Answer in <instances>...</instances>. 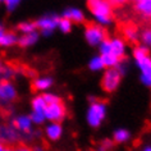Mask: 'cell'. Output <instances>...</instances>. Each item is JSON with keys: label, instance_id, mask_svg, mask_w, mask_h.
Returning a JSON list of instances; mask_svg holds the SVG:
<instances>
[{"label": "cell", "instance_id": "1", "mask_svg": "<svg viewBox=\"0 0 151 151\" xmlns=\"http://www.w3.org/2000/svg\"><path fill=\"white\" fill-rule=\"evenodd\" d=\"M133 60L139 72V81L147 88H151V55L143 46L133 49Z\"/></svg>", "mask_w": 151, "mask_h": 151}, {"label": "cell", "instance_id": "2", "mask_svg": "<svg viewBox=\"0 0 151 151\" xmlns=\"http://www.w3.org/2000/svg\"><path fill=\"white\" fill-rule=\"evenodd\" d=\"M88 8L93 19L101 27L110 26L113 22V6L108 0H90Z\"/></svg>", "mask_w": 151, "mask_h": 151}, {"label": "cell", "instance_id": "3", "mask_svg": "<svg viewBox=\"0 0 151 151\" xmlns=\"http://www.w3.org/2000/svg\"><path fill=\"white\" fill-rule=\"evenodd\" d=\"M108 115V105L101 100L90 103L86 110V122L91 128H99Z\"/></svg>", "mask_w": 151, "mask_h": 151}, {"label": "cell", "instance_id": "4", "mask_svg": "<svg viewBox=\"0 0 151 151\" xmlns=\"http://www.w3.org/2000/svg\"><path fill=\"white\" fill-rule=\"evenodd\" d=\"M59 19L60 17L55 13H47V14H44L41 16L40 18H37L35 24H36V28L40 29L41 35L45 36V37H50L54 31L58 28V23H59Z\"/></svg>", "mask_w": 151, "mask_h": 151}, {"label": "cell", "instance_id": "5", "mask_svg": "<svg viewBox=\"0 0 151 151\" xmlns=\"http://www.w3.org/2000/svg\"><path fill=\"white\" fill-rule=\"evenodd\" d=\"M122 82V74L115 68L105 69L103 78H101V87L106 92H114L118 90Z\"/></svg>", "mask_w": 151, "mask_h": 151}, {"label": "cell", "instance_id": "6", "mask_svg": "<svg viewBox=\"0 0 151 151\" xmlns=\"http://www.w3.org/2000/svg\"><path fill=\"white\" fill-rule=\"evenodd\" d=\"M106 39V31L99 24H90L85 28V40L90 46H99Z\"/></svg>", "mask_w": 151, "mask_h": 151}, {"label": "cell", "instance_id": "7", "mask_svg": "<svg viewBox=\"0 0 151 151\" xmlns=\"http://www.w3.org/2000/svg\"><path fill=\"white\" fill-rule=\"evenodd\" d=\"M18 96L16 85L12 81H0V105L8 106Z\"/></svg>", "mask_w": 151, "mask_h": 151}, {"label": "cell", "instance_id": "8", "mask_svg": "<svg viewBox=\"0 0 151 151\" xmlns=\"http://www.w3.org/2000/svg\"><path fill=\"white\" fill-rule=\"evenodd\" d=\"M22 139L21 133L13 127L12 123H3L0 124V142L3 145H13Z\"/></svg>", "mask_w": 151, "mask_h": 151}, {"label": "cell", "instance_id": "9", "mask_svg": "<svg viewBox=\"0 0 151 151\" xmlns=\"http://www.w3.org/2000/svg\"><path fill=\"white\" fill-rule=\"evenodd\" d=\"M67 115V109L62 101L55 104H49L45 108V118L49 122H56L62 123Z\"/></svg>", "mask_w": 151, "mask_h": 151}, {"label": "cell", "instance_id": "10", "mask_svg": "<svg viewBox=\"0 0 151 151\" xmlns=\"http://www.w3.org/2000/svg\"><path fill=\"white\" fill-rule=\"evenodd\" d=\"M10 123H12L13 127L19 132L22 137L33 132V123H32V120L29 118L28 114H18L12 119Z\"/></svg>", "mask_w": 151, "mask_h": 151}, {"label": "cell", "instance_id": "11", "mask_svg": "<svg viewBox=\"0 0 151 151\" xmlns=\"http://www.w3.org/2000/svg\"><path fill=\"white\" fill-rule=\"evenodd\" d=\"M63 133H64V128L62 126V123L49 122L44 128L45 137H46L47 141H51V142L59 141L63 137Z\"/></svg>", "mask_w": 151, "mask_h": 151}, {"label": "cell", "instance_id": "12", "mask_svg": "<svg viewBox=\"0 0 151 151\" xmlns=\"http://www.w3.org/2000/svg\"><path fill=\"white\" fill-rule=\"evenodd\" d=\"M62 18L69 19L72 23H82L85 21V12L77 6H68L63 10Z\"/></svg>", "mask_w": 151, "mask_h": 151}, {"label": "cell", "instance_id": "13", "mask_svg": "<svg viewBox=\"0 0 151 151\" xmlns=\"http://www.w3.org/2000/svg\"><path fill=\"white\" fill-rule=\"evenodd\" d=\"M110 44H111V54L122 60L126 56V51H127L126 41L122 40L120 37H113V39H110Z\"/></svg>", "mask_w": 151, "mask_h": 151}, {"label": "cell", "instance_id": "14", "mask_svg": "<svg viewBox=\"0 0 151 151\" xmlns=\"http://www.w3.org/2000/svg\"><path fill=\"white\" fill-rule=\"evenodd\" d=\"M54 83L51 77L49 76H40V77H36L33 80V87H35L36 91H47L50 90V87Z\"/></svg>", "mask_w": 151, "mask_h": 151}, {"label": "cell", "instance_id": "15", "mask_svg": "<svg viewBox=\"0 0 151 151\" xmlns=\"http://www.w3.org/2000/svg\"><path fill=\"white\" fill-rule=\"evenodd\" d=\"M131 132L127 129V128H116V129L113 132V142L114 143H119V145H123V143H127L131 141Z\"/></svg>", "mask_w": 151, "mask_h": 151}, {"label": "cell", "instance_id": "16", "mask_svg": "<svg viewBox=\"0 0 151 151\" xmlns=\"http://www.w3.org/2000/svg\"><path fill=\"white\" fill-rule=\"evenodd\" d=\"M39 39H40V33L37 31H33V32L22 35L19 39H18V44H19L22 47H31L35 44H37Z\"/></svg>", "mask_w": 151, "mask_h": 151}, {"label": "cell", "instance_id": "17", "mask_svg": "<svg viewBox=\"0 0 151 151\" xmlns=\"http://www.w3.org/2000/svg\"><path fill=\"white\" fill-rule=\"evenodd\" d=\"M134 9L141 16L151 18V0H134Z\"/></svg>", "mask_w": 151, "mask_h": 151}, {"label": "cell", "instance_id": "18", "mask_svg": "<svg viewBox=\"0 0 151 151\" xmlns=\"http://www.w3.org/2000/svg\"><path fill=\"white\" fill-rule=\"evenodd\" d=\"M18 35L16 32H13V31H6L4 33V36L0 39V46L1 47H10V46H13V45H16L18 44Z\"/></svg>", "mask_w": 151, "mask_h": 151}, {"label": "cell", "instance_id": "19", "mask_svg": "<svg viewBox=\"0 0 151 151\" xmlns=\"http://www.w3.org/2000/svg\"><path fill=\"white\" fill-rule=\"evenodd\" d=\"M123 36H124V39L131 41V42H136V41H138V39H139V32H138L137 27L129 24V26H126V27H124Z\"/></svg>", "mask_w": 151, "mask_h": 151}, {"label": "cell", "instance_id": "20", "mask_svg": "<svg viewBox=\"0 0 151 151\" xmlns=\"http://www.w3.org/2000/svg\"><path fill=\"white\" fill-rule=\"evenodd\" d=\"M46 101L44 100V96L42 93H39V95H36L33 99L31 100V109L33 111H44L45 113V108H46Z\"/></svg>", "mask_w": 151, "mask_h": 151}, {"label": "cell", "instance_id": "21", "mask_svg": "<svg viewBox=\"0 0 151 151\" xmlns=\"http://www.w3.org/2000/svg\"><path fill=\"white\" fill-rule=\"evenodd\" d=\"M88 69L91 72H101L105 69L104 62L100 55H95L88 60Z\"/></svg>", "mask_w": 151, "mask_h": 151}, {"label": "cell", "instance_id": "22", "mask_svg": "<svg viewBox=\"0 0 151 151\" xmlns=\"http://www.w3.org/2000/svg\"><path fill=\"white\" fill-rule=\"evenodd\" d=\"M138 41L141 42V46H143L147 50H151V28H145L139 32Z\"/></svg>", "mask_w": 151, "mask_h": 151}, {"label": "cell", "instance_id": "23", "mask_svg": "<svg viewBox=\"0 0 151 151\" xmlns=\"http://www.w3.org/2000/svg\"><path fill=\"white\" fill-rule=\"evenodd\" d=\"M14 76V69L10 65H6L3 62H0V81H10Z\"/></svg>", "mask_w": 151, "mask_h": 151}, {"label": "cell", "instance_id": "24", "mask_svg": "<svg viewBox=\"0 0 151 151\" xmlns=\"http://www.w3.org/2000/svg\"><path fill=\"white\" fill-rule=\"evenodd\" d=\"M100 56H101V59H103L104 65L106 69H109V68H116V65H118L120 62V59H118L113 54H105V55H100Z\"/></svg>", "mask_w": 151, "mask_h": 151}, {"label": "cell", "instance_id": "25", "mask_svg": "<svg viewBox=\"0 0 151 151\" xmlns=\"http://www.w3.org/2000/svg\"><path fill=\"white\" fill-rule=\"evenodd\" d=\"M18 29L22 32V35H24V33H29V32H33V31H37L35 22H31V21H23V22H21V23L18 24Z\"/></svg>", "mask_w": 151, "mask_h": 151}, {"label": "cell", "instance_id": "26", "mask_svg": "<svg viewBox=\"0 0 151 151\" xmlns=\"http://www.w3.org/2000/svg\"><path fill=\"white\" fill-rule=\"evenodd\" d=\"M29 118H31L33 126H41L46 122V118H45V113L44 111H31L29 114Z\"/></svg>", "mask_w": 151, "mask_h": 151}, {"label": "cell", "instance_id": "27", "mask_svg": "<svg viewBox=\"0 0 151 151\" xmlns=\"http://www.w3.org/2000/svg\"><path fill=\"white\" fill-rule=\"evenodd\" d=\"M73 28V23L69 19H65V18H60L59 23H58V29L62 33H69Z\"/></svg>", "mask_w": 151, "mask_h": 151}, {"label": "cell", "instance_id": "28", "mask_svg": "<svg viewBox=\"0 0 151 151\" xmlns=\"http://www.w3.org/2000/svg\"><path fill=\"white\" fill-rule=\"evenodd\" d=\"M99 55H105V54H111V44H110V39H105L99 46Z\"/></svg>", "mask_w": 151, "mask_h": 151}, {"label": "cell", "instance_id": "29", "mask_svg": "<svg viewBox=\"0 0 151 151\" xmlns=\"http://www.w3.org/2000/svg\"><path fill=\"white\" fill-rule=\"evenodd\" d=\"M42 96H44V100L46 101V104H55V103H60V97L56 95V93L54 92H44L42 93Z\"/></svg>", "mask_w": 151, "mask_h": 151}, {"label": "cell", "instance_id": "30", "mask_svg": "<svg viewBox=\"0 0 151 151\" xmlns=\"http://www.w3.org/2000/svg\"><path fill=\"white\" fill-rule=\"evenodd\" d=\"M113 146H114V142H113L111 138H104L103 141L100 142V150L99 151H109L113 149Z\"/></svg>", "mask_w": 151, "mask_h": 151}, {"label": "cell", "instance_id": "31", "mask_svg": "<svg viewBox=\"0 0 151 151\" xmlns=\"http://www.w3.org/2000/svg\"><path fill=\"white\" fill-rule=\"evenodd\" d=\"M22 0H5L4 4H5V8L8 12H13V10L17 9V6L21 4Z\"/></svg>", "mask_w": 151, "mask_h": 151}, {"label": "cell", "instance_id": "32", "mask_svg": "<svg viewBox=\"0 0 151 151\" xmlns=\"http://www.w3.org/2000/svg\"><path fill=\"white\" fill-rule=\"evenodd\" d=\"M115 69L118 70L119 73L122 74V77H123V76L127 73V70H128V63H127V62H126V60H124V59H122V60H120V62H119V64H118V65H116V68H115Z\"/></svg>", "mask_w": 151, "mask_h": 151}, {"label": "cell", "instance_id": "33", "mask_svg": "<svg viewBox=\"0 0 151 151\" xmlns=\"http://www.w3.org/2000/svg\"><path fill=\"white\" fill-rule=\"evenodd\" d=\"M16 151H32V147H29L27 145H22L19 147H17Z\"/></svg>", "mask_w": 151, "mask_h": 151}, {"label": "cell", "instance_id": "34", "mask_svg": "<svg viewBox=\"0 0 151 151\" xmlns=\"http://www.w3.org/2000/svg\"><path fill=\"white\" fill-rule=\"evenodd\" d=\"M108 1L110 3L111 6H113V5H122L126 0H108Z\"/></svg>", "mask_w": 151, "mask_h": 151}, {"label": "cell", "instance_id": "35", "mask_svg": "<svg viewBox=\"0 0 151 151\" xmlns=\"http://www.w3.org/2000/svg\"><path fill=\"white\" fill-rule=\"evenodd\" d=\"M32 151H46V149L42 145H35L32 147Z\"/></svg>", "mask_w": 151, "mask_h": 151}, {"label": "cell", "instance_id": "36", "mask_svg": "<svg viewBox=\"0 0 151 151\" xmlns=\"http://www.w3.org/2000/svg\"><path fill=\"white\" fill-rule=\"evenodd\" d=\"M6 32V28H5V26L3 24V23H0V39H1L3 36H4V33Z\"/></svg>", "mask_w": 151, "mask_h": 151}, {"label": "cell", "instance_id": "37", "mask_svg": "<svg viewBox=\"0 0 151 151\" xmlns=\"http://www.w3.org/2000/svg\"><path fill=\"white\" fill-rule=\"evenodd\" d=\"M3 151H16V149H14V147H12V146H5Z\"/></svg>", "mask_w": 151, "mask_h": 151}, {"label": "cell", "instance_id": "38", "mask_svg": "<svg viewBox=\"0 0 151 151\" xmlns=\"http://www.w3.org/2000/svg\"><path fill=\"white\" fill-rule=\"evenodd\" d=\"M141 151H151V145H146V146H143V149Z\"/></svg>", "mask_w": 151, "mask_h": 151}, {"label": "cell", "instance_id": "39", "mask_svg": "<svg viewBox=\"0 0 151 151\" xmlns=\"http://www.w3.org/2000/svg\"><path fill=\"white\" fill-rule=\"evenodd\" d=\"M4 147H5V145H3V143L0 142V151H3V150H4Z\"/></svg>", "mask_w": 151, "mask_h": 151}, {"label": "cell", "instance_id": "40", "mask_svg": "<svg viewBox=\"0 0 151 151\" xmlns=\"http://www.w3.org/2000/svg\"><path fill=\"white\" fill-rule=\"evenodd\" d=\"M5 1V0H0V3H4Z\"/></svg>", "mask_w": 151, "mask_h": 151}, {"label": "cell", "instance_id": "41", "mask_svg": "<svg viewBox=\"0 0 151 151\" xmlns=\"http://www.w3.org/2000/svg\"><path fill=\"white\" fill-rule=\"evenodd\" d=\"M88 1H90V0H88Z\"/></svg>", "mask_w": 151, "mask_h": 151}]
</instances>
